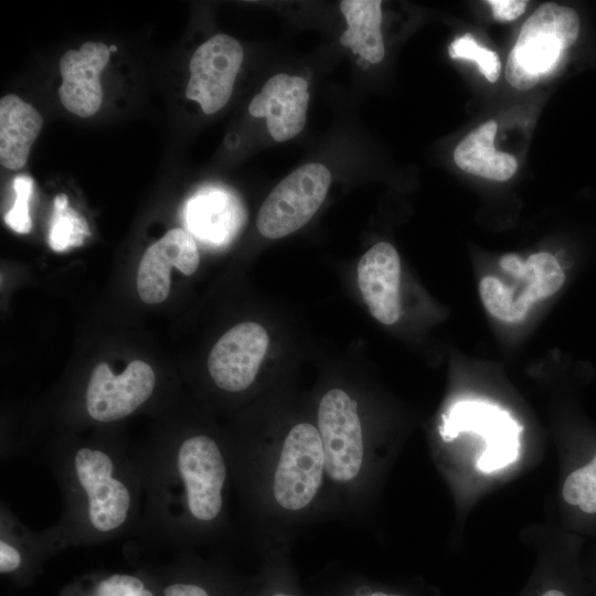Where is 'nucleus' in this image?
Returning a JSON list of instances; mask_svg holds the SVG:
<instances>
[{
	"instance_id": "1",
	"label": "nucleus",
	"mask_w": 596,
	"mask_h": 596,
	"mask_svg": "<svg viewBox=\"0 0 596 596\" xmlns=\"http://www.w3.org/2000/svg\"><path fill=\"white\" fill-rule=\"evenodd\" d=\"M143 504L134 551H196L232 535L233 490L225 439L179 429L135 450Z\"/></svg>"
},
{
	"instance_id": "2",
	"label": "nucleus",
	"mask_w": 596,
	"mask_h": 596,
	"mask_svg": "<svg viewBox=\"0 0 596 596\" xmlns=\"http://www.w3.org/2000/svg\"><path fill=\"white\" fill-rule=\"evenodd\" d=\"M225 438L243 530L257 550L291 549L297 535L324 519L326 461L316 423Z\"/></svg>"
},
{
	"instance_id": "3",
	"label": "nucleus",
	"mask_w": 596,
	"mask_h": 596,
	"mask_svg": "<svg viewBox=\"0 0 596 596\" xmlns=\"http://www.w3.org/2000/svg\"><path fill=\"white\" fill-rule=\"evenodd\" d=\"M42 458L61 490L62 513L55 525L67 547L135 534L143 504L135 450L111 438L63 437Z\"/></svg>"
},
{
	"instance_id": "4",
	"label": "nucleus",
	"mask_w": 596,
	"mask_h": 596,
	"mask_svg": "<svg viewBox=\"0 0 596 596\" xmlns=\"http://www.w3.org/2000/svg\"><path fill=\"white\" fill-rule=\"evenodd\" d=\"M579 32V18L566 6L541 4L523 23L511 49L505 77L519 91L534 87L551 75Z\"/></svg>"
},
{
	"instance_id": "5",
	"label": "nucleus",
	"mask_w": 596,
	"mask_h": 596,
	"mask_svg": "<svg viewBox=\"0 0 596 596\" xmlns=\"http://www.w3.org/2000/svg\"><path fill=\"white\" fill-rule=\"evenodd\" d=\"M500 266L518 279L517 285L487 275L479 283V294L487 311L503 322L521 321L535 302L557 292L565 281L560 263L547 252L532 254L526 260L508 254Z\"/></svg>"
},
{
	"instance_id": "6",
	"label": "nucleus",
	"mask_w": 596,
	"mask_h": 596,
	"mask_svg": "<svg viewBox=\"0 0 596 596\" xmlns=\"http://www.w3.org/2000/svg\"><path fill=\"white\" fill-rule=\"evenodd\" d=\"M331 174L322 163H306L283 179L262 204L257 228L280 238L306 225L322 204Z\"/></svg>"
},
{
	"instance_id": "7",
	"label": "nucleus",
	"mask_w": 596,
	"mask_h": 596,
	"mask_svg": "<svg viewBox=\"0 0 596 596\" xmlns=\"http://www.w3.org/2000/svg\"><path fill=\"white\" fill-rule=\"evenodd\" d=\"M156 386L153 369L141 360L131 361L119 374L100 362L93 369L83 392V416L102 425L121 421L149 403Z\"/></svg>"
},
{
	"instance_id": "8",
	"label": "nucleus",
	"mask_w": 596,
	"mask_h": 596,
	"mask_svg": "<svg viewBox=\"0 0 596 596\" xmlns=\"http://www.w3.org/2000/svg\"><path fill=\"white\" fill-rule=\"evenodd\" d=\"M65 549L67 545L55 524L41 531L30 529L1 503L0 573L14 585H31L46 562Z\"/></svg>"
},
{
	"instance_id": "9",
	"label": "nucleus",
	"mask_w": 596,
	"mask_h": 596,
	"mask_svg": "<svg viewBox=\"0 0 596 596\" xmlns=\"http://www.w3.org/2000/svg\"><path fill=\"white\" fill-rule=\"evenodd\" d=\"M269 337L257 322L227 330L212 348L207 370L214 386L225 394H243L256 381Z\"/></svg>"
},
{
	"instance_id": "10",
	"label": "nucleus",
	"mask_w": 596,
	"mask_h": 596,
	"mask_svg": "<svg viewBox=\"0 0 596 596\" xmlns=\"http://www.w3.org/2000/svg\"><path fill=\"white\" fill-rule=\"evenodd\" d=\"M244 57L240 42L226 34H216L193 53L185 89L188 99L200 104L211 115L228 102Z\"/></svg>"
},
{
	"instance_id": "11",
	"label": "nucleus",
	"mask_w": 596,
	"mask_h": 596,
	"mask_svg": "<svg viewBox=\"0 0 596 596\" xmlns=\"http://www.w3.org/2000/svg\"><path fill=\"white\" fill-rule=\"evenodd\" d=\"M153 567L160 596H242L245 578L219 558L196 551L175 553L169 563Z\"/></svg>"
},
{
	"instance_id": "12",
	"label": "nucleus",
	"mask_w": 596,
	"mask_h": 596,
	"mask_svg": "<svg viewBox=\"0 0 596 596\" xmlns=\"http://www.w3.org/2000/svg\"><path fill=\"white\" fill-rule=\"evenodd\" d=\"M200 264L198 245L180 227L169 230L143 253L137 272V291L146 304H159L170 292V269L175 267L185 276L195 273Z\"/></svg>"
},
{
	"instance_id": "13",
	"label": "nucleus",
	"mask_w": 596,
	"mask_h": 596,
	"mask_svg": "<svg viewBox=\"0 0 596 596\" xmlns=\"http://www.w3.org/2000/svg\"><path fill=\"white\" fill-rule=\"evenodd\" d=\"M109 57V47L93 41L62 55L58 67L63 81L57 94L68 111L84 118L97 113L103 103L100 73Z\"/></svg>"
},
{
	"instance_id": "14",
	"label": "nucleus",
	"mask_w": 596,
	"mask_h": 596,
	"mask_svg": "<svg viewBox=\"0 0 596 596\" xmlns=\"http://www.w3.org/2000/svg\"><path fill=\"white\" fill-rule=\"evenodd\" d=\"M309 103L308 83L300 76L276 74L249 103L254 117H265L270 137L283 142L305 127Z\"/></svg>"
},
{
	"instance_id": "15",
	"label": "nucleus",
	"mask_w": 596,
	"mask_h": 596,
	"mask_svg": "<svg viewBox=\"0 0 596 596\" xmlns=\"http://www.w3.org/2000/svg\"><path fill=\"white\" fill-rule=\"evenodd\" d=\"M401 260L386 242L373 245L358 264V284L371 315L381 323H395L402 312Z\"/></svg>"
},
{
	"instance_id": "16",
	"label": "nucleus",
	"mask_w": 596,
	"mask_h": 596,
	"mask_svg": "<svg viewBox=\"0 0 596 596\" xmlns=\"http://www.w3.org/2000/svg\"><path fill=\"white\" fill-rule=\"evenodd\" d=\"M42 116L14 94L0 99V161L10 170L22 169L42 127Z\"/></svg>"
},
{
	"instance_id": "17",
	"label": "nucleus",
	"mask_w": 596,
	"mask_h": 596,
	"mask_svg": "<svg viewBox=\"0 0 596 596\" xmlns=\"http://www.w3.org/2000/svg\"><path fill=\"white\" fill-rule=\"evenodd\" d=\"M57 596H160L159 578L152 564L131 572L93 571L76 576Z\"/></svg>"
},
{
	"instance_id": "18",
	"label": "nucleus",
	"mask_w": 596,
	"mask_h": 596,
	"mask_svg": "<svg viewBox=\"0 0 596 596\" xmlns=\"http://www.w3.org/2000/svg\"><path fill=\"white\" fill-rule=\"evenodd\" d=\"M497 124L489 120L469 132L456 147L454 160L467 173L493 181L510 179L518 162L509 153L494 148Z\"/></svg>"
},
{
	"instance_id": "19",
	"label": "nucleus",
	"mask_w": 596,
	"mask_h": 596,
	"mask_svg": "<svg viewBox=\"0 0 596 596\" xmlns=\"http://www.w3.org/2000/svg\"><path fill=\"white\" fill-rule=\"evenodd\" d=\"M381 4L380 0L340 2L341 12L348 24V29L340 38V43L373 64L380 63L385 54L381 33Z\"/></svg>"
},
{
	"instance_id": "20",
	"label": "nucleus",
	"mask_w": 596,
	"mask_h": 596,
	"mask_svg": "<svg viewBox=\"0 0 596 596\" xmlns=\"http://www.w3.org/2000/svg\"><path fill=\"white\" fill-rule=\"evenodd\" d=\"M187 220L189 230L198 237L222 243L242 223V211L232 196L222 191H211L189 203Z\"/></svg>"
},
{
	"instance_id": "21",
	"label": "nucleus",
	"mask_w": 596,
	"mask_h": 596,
	"mask_svg": "<svg viewBox=\"0 0 596 596\" xmlns=\"http://www.w3.org/2000/svg\"><path fill=\"white\" fill-rule=\"evenodd\" d=\"M468 426L486 433L487 447L478 460V468L482 471H492L509 464L517 453L515 440H513V430L511 421L501 413H493L489 409H472L468 407V413L464 407H460L459 413L453 414L451 424L467 423ZM466 426V427H468Z\"/></svg>"
},
{
	"instance_id": "22",
	"label": "nucleus",
	"mask_w": 596,
	"mask_h": 596,
	"mask_svg": "<svg viewBox=\"0 0 596 596\" xmlns=\"http://www.w3.org/2000/svg\"><path fill=\"white\" fill-rule=\"evenodd\" d=\"M258 552L260 568L255 576L245 578L242 596H307L297 579L290 549L269 546Z\"/></svg>"
},
{
	"instance_id": "23",
	"label": "nucleus",
	"mask_w": 596,
	"mask_h": 596,
	"mask_svg": "<svg viewBox=\"0 0 596 596\" xmlns=\"http://www.w3.org/2000/svg\"><path fill=\"white\" fill-rule=\"evenodd\" d=\"M91 235L86 220L68 206V199L60 193L54 199V212L49 231V244L55 252L81 246Z\"/></svg>"
},
{
	"instance_id": "24",
	"label": "nucleus",
	"mask_w": 596,
	"mask_h": 596,
	"mask_svg": "<svg viewBox=\"0 0 596 596\" xmlns=\"http://www.w3.org/2000/svg\"><path fill=\"white\" fill-rule=\"evenodd\" d=\"M563 498L586 513H596V454L586 466L573 471L563 486Z\"/></svg>"
},
{
	"instance_id": "25",
	"label": "nucleus",
	"mask_w": 596,
	"mask_h": 596,
	"mask_svg": "<svg viewBox=\"0 0 596 596\" xmlns=\"http://www.w3.org/2000/svg\"><path fill=\"white\" fill-rule=\"evenodd\" d=\"M451 58L476 62L479 72L489 81L496 82L501 72V62L494 51L480 46L475 38L467 33L451 42L448 49Z\"/></svg>"
},
{
	"instance_id": "26",
	"label": "nucleus",
	"mask_w": 596,
	"mask_h": 596,
	"mask_svg": "<svg viewBox=\"0 0 596 596\" xmlns=\"http://www.w3.org/2000/svg\"><path fill=\"white\" fill-rule=\"evenodd\" d=\"M15 200L12 207L4 214L6 224L19 234H26L32 228L29 213V201L33 191V179L19 174L13 179Z\"/></svg>"
},
{
	"instance_id": "27",
	"label": "nucleus",
	"mask_w": 596,
	"mask_h": 596,
	"mask_svg": "<svg viewBox=\"0 0 596 596\" xmlns=\"http://www.w3.org/2000/svg\"><path fill=\"white\" fill-rule=\"evenodd\" d=\"M322 596H415L406 590L390 588L354 575L339 581Z\"/></svg>"
},
{
	"instance_id": "28",
	"label": "nucleus",
	"mask_w": 596,
	"mask_h": 596,
	"mask_svg": "<svg viewBox=\"0 0 596 596\" xmlns=\"http://www.w3.org/2000/svg\"><path fill=\"white\" fill-rule=\"evenodd\" d=\"M496 20L509 22L518 19L525 10L528 2L523 0H489Z\"/></svg>"
},
{
	"instance_id": "29",
	"label": "nucleus",
	"mask_w": 596,
	"mask_h": 596,
	"mask_svg": "<svg viewBox=\"0 0 596 596\" xmlns=\"http://www.w3.org/2000/svg\"><path fill=\"white\" fill-rule=\"evenodd\" d=\"M109 50H110V52H115V51H116V46H115V45H111V46L109 47Z\"/></svg>"
}]
</instances>
